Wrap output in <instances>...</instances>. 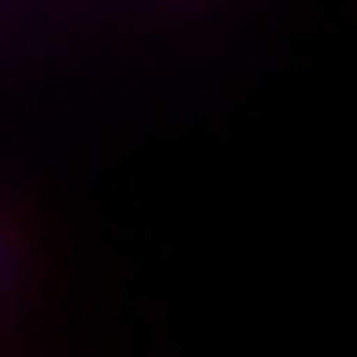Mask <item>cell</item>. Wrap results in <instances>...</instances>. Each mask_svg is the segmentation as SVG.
I'll return each mask as SVG.
<instances>
[{
  "instance_id": "1",
  "label": "cell",
  "mask_w": 357,
  "mask_h": 357,
  "mask_svg": "<svg viewBox=\"0 0 357 357\" xmlns=\"http://www.w3.org/2000/svg\"><path fill=\"white\" fill-rule=\"evenodd\" d=\"M8 262H16V246H8V230H0V286H8Z\"/></svg>"
}]
</instances>
